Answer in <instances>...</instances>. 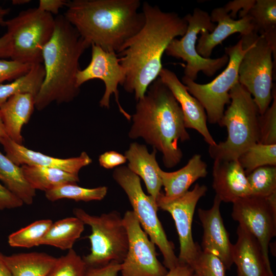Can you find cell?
Instances as JSON below:
<instances>
[{"label": "cell", "instance_id": "obj_1", "mask_svg": "<svg viewBox=\"0 0 276 276\" xmlns=\"http://www.w3.org/2000/svg\"><path fill=\"white\" fill-rule=\"evenodd\" d=\"M145 22L142 29L125 44L118 55L126 73L123 86L133 93L136 101L143 97L149 85L163 68L162 59L171 41L185 34L188 23L174 12L162 11L144 2Z\"/></svg>", "mask_w": 276, "mask_h": 276}, {"label": "cell", "instance_id": "obj_2", "mask_svg": "<svg viewBox=\"0 0 276 276\" xmlns=\"http://www.w3.org/2000/svg\"><path fill=\"white\" fill-rule=\"evenodd\" d=\"M131 119L130 139L141 137L160 152L167 168H173L180 162L183 154L178 142L189 141L190 136L185 126L180 106L159 77L137 101Z\"/></svg>", "mask_w": 276, "mask_h": 276}, {"label": "cell", "instance_id": "obj_3", "mask_svg": "<svg viewBox=\"0 0 276 276\" xmlns=\"http://www.w3.org/2000/svg\"><path fill=\"white\" fill-rule=\"evenodd\" d=\"M140 0L67 1L63 15L90 45L118 54L143 27Z\"/></svg>", "mask_w": 276, "mask_h": 276}, {"label": "cell", "instance_id": "obj_4", "mask_svg": "<svg viewBox=\"0 0 276 276\" xmlns=\"http://www.w3.org/2000/svg\"><path fill=\"white\" fill-rule=\"evenodd\" d=\"M53 34L43 48L45 76L35 98V107L41 110L53 102L72 101L79 94L76 83L79 59L91 46L63 15L55 18Z\"/></svg>", "mask_w": 276, "mask_h": 276}, {"label": "cell", "instance_id": "obj_5", "mask_svg": "<svg viewBox=\"0 0 276 276\" xmlns=\"http://www.w3.org/2000/svg\"><path fill=\"white\" fill-rule=\"evenodd\" d=\"M229 97V105L218 124L226 128L227 139L209 147V154L214 160H237L259 142L260 113L252 97L239 82L230 90Z\"/></svg>", "mask_w": 276, "mask_h": 276}, {"label": "cell", "instance_id": "obj_6", "mask_svg": "<svg viewBox=\"0 0 276 276\" xmlns=\"http://www.w3.org/2000/svg\"><path fill=\"white\" fill-rule=\"evenodd\" d=\"M74 216L90 226V252L83 257L87 267H99L111 262L121 263L128 249L129 240L123 217L117 211L92 215L81 208L73 210Z\"/></svg>", "mask_w": 276, "mask_h": 276}, {"label": "cell", "instance_id": "obj_7", "mask_svg": "<svg viewBox=\"0 0 276 276\" xmlns=\"http://www.w3.org/2000/svg\"><path fill=\"white\" fill-rule=\"evenodd\" d=\"M246 52L238 69L239 83L250 94L260 115L272 100V76L275 65L273 51L266 39L255 32L241 36Z\"/></svg>", "mask_w": 276, "mask_h": 276}, {"label": "cell", "instance_id": "obj_8", "mask_svg": "<svg viewBox=\"0 0 276 276\" xmlns=\"http://www.w3.org/2000/svg\"><path fill=\"white\" fill-rule=\"evenodd\" d=\"M112 177L127 194L142 228L159 248L165 267L169 270L175 267L178 265V260L174 251V244L168 239L157 217L156 201L144 193L140 177L125 166L117 167Z\"/></svg>", "mask_w": 276, "mask_h": 276}, {"label": "cell", "instance_id": "obj_9", "mask_svg": "<svg viewBox=\"0 0 276 276\" xmlns=\"http://www.w3.org/2000/svg\"><path fill=\"white\" fill-rule=\"evenodd\" d=\"M55 25L53 15L37 8L23 10L6 20L11 39V59L31 65L42 63V50L53 34Z\"/></svg>", "mask_w": 276, "mask_h": 276}, {"label": "cell", "instance_id": "obj_10", "mask_svg": "<svg viewBox=\"0 0 276 276\" xmlns=\"http://www.w3.org/2000/svg\"><path fill=\"white\" fill-rule=\"evenodd\" d=\"M224 50L229 58L227 66L211 82L199 84L184 76L181 78V82L189 93L203 107L211 124L219 123L225 105L231 102L229 91L239 82V66L246 52L241 39L235 45L226 47Z\"/></svg>", "mask_w": 276, "mask_h": 276}, {"label": "cell", "instance_id": "obj_11", "mask_svg": "<svg viewBox=\"0 0 276 276\" xmlns=\"http://www.w3.org/2000/svg\"><path fill=\"white\" fill-rule=\"evenodd\" d=\"M188 23L187 31L182 37L173 39L167 48V55L181 59L187 62L184 68V76L195 81L201 71L208 77H212L216 72L227 64L228 57L224 54L221 57L205 58L199 55L196 50L197 35L201 31L206 30L211 32L216 27L211 20L210 14L196 8L192 14L183 17Z\"/></svg>", "mask_w": 276, "mask_h": 276}, {"label": "cell", "instance_id": "obj_12", "mask_svg": "<svg viewBox=\"0 0 276 276\" xmlns=\"http://www.w3.org/2000/svg\"><path fill=\"white\" fill-rule=\"evenodd\" d=\"M232 217L258 241L267 267L271 269L269 246L276 235V193L267 198L248 196L233 203Z\"/></svg>", "mask_w": 276, "mask_h": 276}, {"label": "cell", "instance_id": "obj_13", "mask_svg": "<svg viewBox=\"0 0 276 276\" xmlns=\"http://www.w3.org/2000/svg\"><path fill=\"white\" fill-rule=\"evenodd\" d=\"M207 190L206 186L196 183L192 190L178 198L169 199L160 192L156 200L158 208L169 212L175 222L180 245L179 264L192 267L198 256L200 246L193 239L192 222L197 203Z\"/></svg>", "mask_w": 276, "mask_h": 276}, {"label": "cell", "instance_id": "obj_14", "mask_svg": "<svg viewBox=\"0 0 276 276\" xmlns=\"http://www.w3.org/2000/svg\"><path fill=\"white\" fill-rule=\"evenodd\" d=\"M129 245L127 255L121 263L122 276H164L168 270L157 259L155 244L142 228L132 211L123 217Z\"/></svg>", "mask_w": 276, "mask_h": 276}, {"label": "cell", "instance_id": "obj_15", "mask_svg": "<svg viewBox=\"0 0 276 276\" xmlns=\"http://www.w3.org/2000/svg\"><path fill=\"white\" fill-rule=\"evenodd\" d=\"M90 63L83 70H80L76 75V83L79 88L91 80L100 79L105 85V91L99 104L102 107L109 109L110 98L113 94L120 112L128 121L132 116L122 107L119 102L118 85H123L126 76L125 70L120 63L119 57L114 52H108L101 47L91 44Z\"/></svg>", "mask_w": 276, "mask_h": 276}, {"label": "cell", "instance_id": "obj_16", "mask_svg": "<svg viewBox=\"0 0 276 276\" xmlns=\"http://www.w3.org/2000/svg\"><path fill=\"white\" fill-rule=\"evenodd\" d=\"M221 202L216 195L211 209L198 210V217L203 230L201 247L202 250L217 256L226 269H229L233 264V244L230 241L229 235L221 217L220 211Z\"/></svg>", "mask_w": 276, "mask_h": 276}, {"label": "cell", "instance_id": "obj_17", "mask_svg": "<svg viewBox=\"0 0 276 276\" xmlns=\"http://www.w3.org/2000/svg\"><path fill=\"white\" fill-rule=\"evenodd\" d=\"M6 155L18 166H35L61 169L78 175L80 170L92 163V159L85 152L77 157L60 158L50 156L40 152L28 149L17 144L9 137H0Z\"/></svg>", "mask_w": 276, "mask_h": 276}, {"label": "cell", "instance_id": "obj_18", "mask_svg": "<svg viewBox=\"0 0 276 276\" xmlns=\"http://www.w3.org/2000/svg\"><path fill=\"white\" fill-rule=\"evenodd\" d=\"M158 77L169 88L181 108L185 126L197 131L209 146L217 143L207 127V116L201 103L188 91L186 86L172 71L163 68Z\"/></svg>", "mask_w": 276, "mask_h": 276}, {"label": "cell", "instance_id": "obj_19", "mask_svg": "<svg viewBox=\"0 0 276 276\" xmlns=\"http://www.w3.org/2000/svg\"><path fill=\"white\" fill-rule=\"evenodd\" d=\"M210 15L211 21L218 24L211 32L206 30L201 31L196 45L197 52L203 58H210L213 49L230 35L239 33L243 36L254 32L251 18L248 15L234 19L221 7L214 9Z\"/></svg>", "mask_w": 276, "mask_h": 276}, {"label": "cell", "instance_id": "obj_20", "mask_svg": "<svg viewBox=\"0 0 276 276\" xmlns=\"http://www.w3.org/2000/svg\"><path fill=\"white\" fill-rule=\"evenodd\" d=\"M212 187L221 201L233 203L251 196L245 171L237 160L215 159Z\"/></svg>", "mask_w": 276, "mask_h": 276}, {"label": "cell", "instance_id": "obj_21", "mask_svg": "<svg viewBox=\"0 0 276 276\" xmlns=\"http://www.w3.org/2000/svg\"><path fill=\"white\" fill-rule=\"evenodd\" d=\"M237 235V240L233 245L232 258L237 266V276H273L256 237L239 225Z\"/></svg>", "mask_w": 276, "mask_h": 276}, {"label": "cell", "instance_id": "obj_22", "mask_svg": "<svg viewBox=\"0 0 276 276\" xmlns=\"http://www.w3.org/2000/svg\"><path fill=\"white\" fill-rule=\"evenodd\" d=\"M156 153L154 148L150 153L145 145L133 142L124 155L128 162L127 167L144 180L148 193L155 201L162 187L158 174L159 166L156 159Z\"/></svg>", "mask_w": 276, "mask_h": 276}, {"label": "cell", "instance_id": "obj_23", "mask_svg": "<svg viewBox=\"0 0 276 276\" xmlns=\"http://www.w3.org/2000/svg\"><path fill=\"white\" fill-rule=\"evenodd\" d=\"M35 108V97L30 94L15 95L0 105L7 135L15 143L22 145V128L29 121Z\"/></svg>", "mask_w": 276, "mask_h": 276}, {"label": "cell", "instance_id": "obj_24", "mask_svg": "<svg viewBox=\"0 0 276 276\" xmlns=\"http://www.w3.org/2000/svg\"><path fill=\"white\" fill-rule=\"evenodd\" d=\"M158 174L161 179L165 193L169 199L178 198L187 191L195 181L208 174L207 165L199 154H194L182 168L171 172H165L159 167Z\"/></svg>", "mask_w": 276, "mask_h": 276}, {"label": "cell", "instance_id": "obj_25", "mask_svg": "<svg viewBox=\"0 0 276 276\" xmlns=\"http://www.w3.org/2000/svg\"><path fill=\"white\" fill-rule=\"evenodd\" d=\"M57 258L40 252H21L5 256L13 276H46Z\"/></svg>", "mask_w": 276, "mask_h": 276}, {"label": "cell", "instance_id": "obj_26", "mask_svg": "<svg viewBox=\"0 0 276 276\" xmlns=\"http://www.w3.org/2000/svg\"><path fill=\"white\" fill-rule=\"evenodd\" d=\"M248 15L251 18L254 32L263 36L273 51L276 60V1L256 0Z\"/></svg>", "mask_w": 276, "mask_h": 276}, {"label": "cell", "instance_id": "obj_27", "mask_svg": "<svg viewBox=\"0 0 276 276\" xmlns=\"http://www.w3.org/2000/svg\"><path fill=\"white\" fill-rule=\"evenodd\" d=\"M0 181L24 204L33 203L36 190L26 179L21 166L0 151Z\"/></svg>", "mask_w": 276, "mask_h": 276}, {"label": "cell", "instance_id": "obj_28", "mask_svg": "<svg viewBox=\"0 0 276 276\" xmlns=\"http://www.w3.org/2000/svg\"><path fill=\"white\" fill-rule=\"evenodd\" d=\"M21 167L26 179L35 190L45 192L63 184L79 181L78 175L57 168L25 165Z\"/></svg>", "mask_w": 276, "mask_h": 276}, {"label": "cell", "instance_id": "obj_29", "mask_svg": "<svg viewBox=\"0 0 276 276\" xmlns=\"http://www.w3.org/2000/svg\"><path fill=\"white\" fill-rule=\"evenodd\" d=\"M84 223L76 217H69L52 223L43 238L41 245L62 250L73 248L84 229Z\"/></svg>", "mask_w": 276, "mask_h": 276}, {"label": "cell", "instance_id": "obj_30", "mask_svg": "<svg viewBox=\"0 0 276 276\" xmlns=\"http://www.w3.org/2000/svg\"><path fill=\"white\" fill-rule=\"evenodd\" d=\"M45 76L42 63L32 65L25 75L10 83L0 84V105L11 97L19 94H30L35 97L38 93Z\"/></svg>", "mask_w": 276, "mask_h": 276}, {"label": "cell", "instance_id": "obj_31", "mask_svg": "<svg viewBox=\"0 0 276 276\" xmlns=\"http://www.w3.org/2000/svg\"><path fill=\"white\" fill-rule=\"evenodd\" d=\"M107 187L101 186L95 188H85L77 183L62 185L45 192L46 198L51 201L61 199H69L76 201L101 200L106 195Z\"/></svg>", "mask_w": 276, "mask_h": 276}, {"label": "cell", "instance_id": "obj_32", "mask_svg": "<svg viewBox=\"0 0 276 276\" xmlns=\"http://www.w3.org/2000/svg\"><path fill=\"white\" fill-rule=\"evenodd\" d=\"M238 160L246 175L259 167L276 166V144L257 143L244 151Z\"/></svg>", "mask_w": 276, "mask_h": 276}, {"label": "cell", "instance_id": "obj_33", "mask_svg": "<svg viewBox=\"0 0 276 276\" xmlns=\"http://www.w3.org/2000/svg\"><path fill=\"white\" fill-rule=\"evenodd\" d=\"M53 221L50 219L37 220L11 234L9 245L13 247L30 248L41 245V242Z\"/></svg>", "mask_w": 276, "mask_h": 276}, {"label": "cell", "instance_id": "obj_34", "mask_svg": "<svg viewBox=\"0 0 276 276\" xmlns=\"http://www.w3.org/2000/svg\"><path fill=\"white\" fill-rule=\"evenodd\" d=\"M251 196L267 198L276 193V167L266 166L246 175Z\"/></svg>", "mask_w": 276, "mask_h": 276}, {"label": "cell", "instance_id": "obj_35", "mask_svg": "<svg viewBox=\"0 0 276 276\" xmlns=\"http://www.w3.org/2000/svg\"><path fill=\"white\" fill-rule=\"evenodd\" d=\"M87 268L83 258L72 248L66 255L57 258L46 276H85Z\"/></svg>", "mask_w": 276, "mask_h": 276}, {"label": "cell", "instance_id": "obj_36", "mask_svg": "<svg viewBox=\"0 0 276 276\" xmlns=\"http://www.w3.org/2000/svg\"><path fill=\"white\" fill-rule=\"evenodd\" d=\"M272 102L265 112L259 115L258 143L265 145L276 144V91L272 90Z\"/></svg>", "mask_w": 276, "mask_h": 276}, {"label": "cell", "instance_id": "obj_37", "mask_svg": "<svg viewBox=\"0 0 276 276\" xmlns=\"http://www.w3.org/2000/svg\"><path fill=\"white\" fill-rule=\"evenodd\" d=\"M192 268L198 276H225L226 268L221 260L200 247Z\"/></svg>", "mask_w": 276, "mask_h": 276}, {"label": "cell", "instance_id": "obj_38", "mask_svg": "<svg viewBox=\"0 0 276 276\" xmlns=\"http://www.w3.org/2000/svg\"><path fill=\"white\" fill-rule=\"evenodd\" d=\"M32 65L0 58V84L5 81H13L25 75L30 71Z\"/></svg>", "mask_w": 276, "mask_h": 276}, {"label": "cell", "instance_id": "obj_39", "mask_svg": "<svg viewBox=\"0 0 276 276\" xmlns=\"http://www.w3.org/2000/svg\"><path fill=\"white\" fill-rule=\"evenodd\" d=\"M255 1L235 0L228 2L223 7L233 19H236L238 12L239 18H241L248 15L250 9L255 4Z\"/></svg>", "mask_w": 276, "mask_h": 276}, {"label": "cell", "instance_id": "obj_40", "mask_svg": "<svg viewBox=\"0 0 276 276\" xmlns=\"http://www.w3.org/2000/svg\"><path fill=\"white\" fill-rule=\"evenodd\" d=\"M127 160L125 155L114 151L105 152L99 156L100 165L105 169H112L125 164Z\"/></svg>", "mask_w": 276, "mask_h": 276}, {"label": "cell", "instance_id": "obj_41", "mask_svg": "<svg viewBox=\"0 0 276 276\" xmlns=\"http://www.w3.org/2000/svg\"><path fill=\"white\" fill-rule=\"evenodd\" d=\"M121 264L111 262L99 267H87L85 276H118Z\"/></svg>", "mask_w": 276, "mask_h": 276}, {"label": "cell", "instance_id": "obj_42", "mask_svg": "<svg viewBox=\"0 0 276 276\" xmlns=\"http://www.w3.org/2000/svg\"><path fill=\"white\" fill-rule=\"evenodd\" d=\"M23 202L0 182V210L21 207Z\"/></svg>", "mask_w": 276, "mask_h": 276}, {"label": "cell", "instance_id": "obj_43", "mask_svg": "<svg viewBox=\"0 0 276 276\" xmlns=\"http://www.w3.org/2000/svg\"><path fill=\"white\" fill-rule=\"evenodd\" d=\"M67 1L40 0L37 8L52 15L57 14L60 9L66 6Z\"/></svg>", "mask_w": 276, "mask_h": 276}, {"label": "cell", "instance_id": "obj_44", "mask_svg": "<svg viewBox=\"0 0 276 276\" xmlns=\"http://www.w3.org/2000/svg\"><path fill=\"white\" fill-rule=\"evenodd\" d=\"M11 53V39L8 33L0 37V58H10Z\"/></svg>", "mask_w": 276, "mask_h": 276}, {"label": "cell", "instance_id": "obj_45", "mask_svg": "<svg viewBox=\"0 0 276 276\" xmlns=\"http://www.w3.org/2000/svg\"><path fill=\"white\" fill-rule=\"evenodd\" d=\"M194 272L193 269L189 265L178 264L174 268L169 270L164 276H191Z\"/></svg>", "mask_w": 276, "mask_h": 276}, {"label": "cell", "instance_id": "obj_46", "mask_svg": "<svg viewBox=\"0 0 276 276\" xmlns=\"http://www.w3.org/2000/svg\"><path fill=\"white\" fill-rule=\"evenodd\" d=\"M5 256L0 251V276H13L5 261Z\"/></svg>", "mask_w": 276, "mask_h": 276}, {"label": "cell", "instance_id": "obj_47", "mask_svg": "<svg viewBox=\"0 0 276 276\" xmlns=\"http://www.w3.org/2000/svg\"><path fill=\"white\" fill-rule=\"evenodd\" d=\"M10 11L9 8H5L0 6V25L2 26H5L6 20H5V16L9 13Z\"/></svg>", "mask_w": 276, "mask_h": 276}, {"label": "cell", "instance_id": "obj_48", "mask_svg": "<svg viewBox=\"0 0 276 276\" xmlns=\"http://www.w3.org/2000/svg\"><path fill=\"white\" fill-rule=\"evenodd\" d=\"M7 136L0 113V137Z\"/></svg>", "mask_w": 276, "mask_h": 276}, {"label": "cell", "instance_id": "obj_49", "mask_svg": "<svg viewBox=\"0 0 276 276\" xmlns=\"http://www.w3.org/2000/svg\"><path fill=\"white\" fill-rule=\"evenodd\" d=\"M30 2L29 0H14L12 1V4L15 5H23Z\"/></svg>", "mask_w": 276, "mask_h": 276}, {"label": "cell", "instance_id": "obj_50", "mask_svg": "<svg viewBox=\"0 0 276 276\" xmlns=\"http://www.w3.org/2000/svg\"><path fill=\"white\" fill-rule=\"evenodd\" d=\"M191 276H198V275L194 272V273Z\"/></svg>", "mask_w": 276, "mask_h": 276}, {"label": "cell", "instance_id": "obj_51", "mask_svg": "<svg viewBox=\"0 0 276 276\" xmlns=\"http://www.w3.org/2000/svg\"><path fill=\"white\" fill-rule=\"evenodd\" d=\"M274 276V275H273Z\"/></svg>", "mask_w": 276, "mask_h": 276}]
</instances>
